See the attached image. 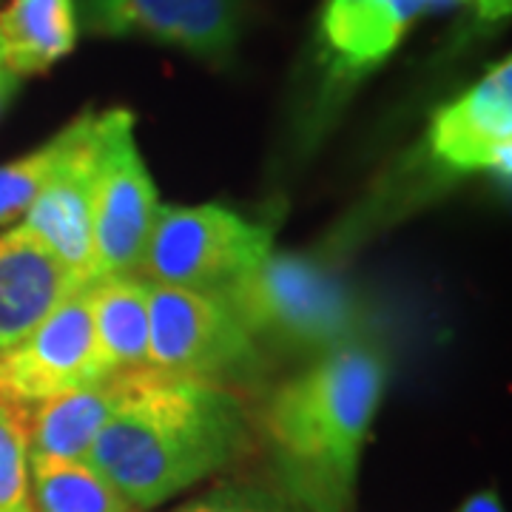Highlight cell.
<instances>
[{"instance_id": "obj_1", "label": "cell", "mask_w": 512, "mask_h": 512, "mask_svg": "<svg viewBox=\"0 0 512 512\" xmlns=\"http://www.w3.org/2000/svg\"><path fill=\"white\" fill-rule=\"evenodd\" d=\"M245 441V407L234 390L146 367L126 373V396L89 464L134 510H154L225 470Z\"/></svg>"}, {"instance_id": "obj_2", "label": "cell", "mask_w": 512, "mask_h": 512, "mask_svg": "<svg viewBox=\"0 0 512 512\" xmlns=\"http://www.w3.org/2000/svg\"><path fill=\"white\" fill-rule=\"evenodd\" d=\"M384 387V356L362 339L322 353L276 390L262 433L285 498L308 512H350Z\"/></svg>"}, {"instance_id": "obj_3", "label": "cell", "mask_w": 512, "mask_h": 512, "mask_svg": "<svg viewBox=\"0 0 512 512\" xmlns=\"http://www.w3.org/2000/svg\"><path fill=\"white\" fill-rule=\"evenodd\" d=\"M256 345L328 353L365 339V313L348 288L302 256L268 254L214 296Z\"/></svg>"}, {"instance_id": "obj_4", "label": "cell", "mask_w": 512, "mask_h": 512, "mask_svg": "<svg viewBox=\"0 0 512 512\" xmlns=\"http://www.w3.org/2000/svg\"><path fill=\"white\" fill-rule=\"evenodd\" d=\"M271 248V228L222 205H160L137 276L214 299L274 254Z\"/></svg>"}, {"instance_id": "obj_5", "label": "cell", "mask_w": 512, "mask_h": 512, "mask_svg": "<svg viewBox=\"0 0 512 512\" xmlns=\"http://www.w3.org/2000/svg\"><path fill=\"white\" fill-rule=\"evenodd\" d=\"M157 214L160 200L134 137V114L126 109L97 114L92 177L94 282L140 274Z\"/></svg>"}, {"instance_id": "obj_6", "label": "cell", "mask_w": 512, "mask_h": 512, "mask_svg": "<svg viewBox=\"0 0 512 512\" xmlns=\"http://www.w3.org/2000/svg\"><path fill=\"white\" fill-rule=\"evenodd\" d=\"M148 365L231 390L256 382L265 356L217 299L148 282Z\"/></svg>"}, {"instance_id": "obj_7", "label": "cell", "mask_w": 512, "mask_h": 512, "mask_svg": "<svg viewBox=\"0 0 512 512\" xmlns=\"http://www.w3.org/2000/svg\"><path fill=\"white\" fill-rule=\"evenodd\" d=\"M109 379L83 293L63 302L23 342L0 353V402L35 407Z\"/></svg>"}, {"instance_id": "obj_8", "label": "cell", "mask_w": 512, "mask_h": 512, "mask_svg": "<svg viewBox=\"0 0 512 512\" xmlns=\"http://www.w3.org/2000/svg\"><path fill=\"white\" fill-rule=\"evenodd\" d=\"M80 32L148 37L200 60H225L242 29V0H77Z\"/></svg>"}, {"instance_id": "obj_9", "label": "cell", "mask_w": 512, "mask_h": 512, "mask_svg": "<svg viewBox=\"0 0 512 512\" xmlns=\"http://www.w3.org/2000/svg\"><path fill=\"white\" fill-rule=\"evenodd\" d=\"M74 123L69 151L43 185L32 208L23 214V228L43 242L69 274L89 288L94 285L92 177L97 146V114L86 111Z\"/></svg>"}, {"instance_id": "obj_10", "label": "cell", "mask_w": 512, "mask_h": 512, "mask_svg": "<svg viewBox=\"0 0 512 512\" xmlns=\"http://www.w3.org/2000/svg\"><path fill=\"white\" fill-rule=\"evenodd\" d=\"M467 0H325L319 63L336 89L359 83L399 49L413 23Z\"/></svg>"}, {"instance_id": "obj_11", "label": "cell", "mask_w": 512, "mask_h": 512, "mask_svg": "<svg viewBox=\"0 0 512 512\" xmlns=\"http://www.w3.org/2000/svg\"><path fill=\"white\" fill-rule=\"evenodd\" d=\"M433 157L458 174L493 171L510 180L512 171V60L504 57L490 72L441 106L430 123Z\"/></svg>"}, {"instance_id": "obj_12", "label": "cell", "mask_w": 512, "mask_h": 512, "mask_svg": "<svg viewBox=\"0 0 512 512\" xmlns=\"http://www.w3.org/2000/svg\"><path fill=\"white\" fill-rule=\"evenodd\" d=\"M86 288L23 225L0 237V353Z\"/></svg>"}, {"instance_id": "obj_13", "label": "cell", "mask_w": 512, "mask_h": 512, "mask_svg": "<svg viewBox=\"0 0 512 512\" xmlns=\"http://www.w3.org/2000/svg\"><path fill=\"white\" fill-rule=\"evenodd\" d=\"M126 396V373L86 384L26 410L29 458L86 461L103 427Z\"/></svg>"}, {"instance_id": "obj_14", "label": "cell", "mask_w": 512, "mask_h": 512, "mask_svg": "<svg viewBox=\"0 0 512 512\" xmlns=\"http://www.w3.org/2000/svg\"><path fill=\"white\" fill-rule=\"evenodd\" d=\"M77 35V0H9L0 9V63L18 77L46 72Z\"/></svg>"}, {"instance_id": "obj_15", "label": "cell", "mask_w": 512, "mask_h": 512, "mask_svg": "<svg viewBox=\"0 0 512 512\" xmlns=\"http://www.w3.org/2000/svg\"><path fill=\"white\" fill-rule=\"evenodd\" d=\"M94 339L109 376L137 373L148 365V282L117 276L83 291Z\"/></svg>"}, {"instance_id": "obj_16", "label": "cell", "mask_w": 512, "mask_h": 512, "mask_svg": "<svg viewBox=\"0 0 512 512\" xmlns=\"http://www.w3.org/2000/svg\"><path fill=\"white\" fill-rule=\"evenodd\" d=\"M35 512H134L86 461L29 458Z\"/></svg>"}, {"instance_id": "obj_17", "label": "cell", "mask_w": 512, "mask_h": 512, "mask_svg": "<svg viewBox=\"0 0 512 512\" xmlns=\"http://www.w3.org/2000/svg\"><path fill=\"white\" fill-rule=\"evenodd\" d=\"M72 137L74 123H69L63 131H57L49 143H43L12 163L0 165V225L18 220L32 208L37 194L52 180L63 154L72 146Z\"/></svg>"}, {"instance_id": "obj_18", "label": "cell", "mask_w": 512, "mask_h": 512, "mask_svg": "<svg viewBox=\"0 0 512 512\" xmlns=\"http://www.w3.org/2000/svg\"><path fill=\"white\" fill-rule=\"evenodd\" d=\"M0 512H35L26 410L0 402Z\"/></svg>"}, {"instance_id": "obj_19", "label": "cell", "mask_w": 512, "mask_h": 512, "mask_svg": "<svg viewBox=\"0 0 512 512\" xmlns=\"http://www.w3.org/2000/svg\"><path fill=\"white\" fill-rule=\"evenodd\" d=\"M168 512H308L282 493L251 484H220Z\"/></svg>"}, {"instance_id": "obj_20", "label": "cell", "mask_w": 512, "mask_h": 512, "mask_svg": "<svg viewBox=\"0 0 512 512\" xmlns=\"http://www.w3.org/2000/svg\"><path fill=\"white\" fill-rule=\"evenodd\" d=\"M467 3H473V6H476L478 18L487 20V23H493V20H501V18H510L512 0H467Z\"/></svg>"}, {"instance_id": "obj_21", "label": "cell", "mask_w": 512, "mask_h": 512, "mask_svg": "<svg viewBox=\"0 0 512 512\" xmlns=\"http://www.w3.org/2000/svg\"><path fill=\"white\" fill-rule=\"evenodd\" d=\"M458 512H504V507H501V501H498V495H495L493 490H484V493L470 495V498L458 507Z\"/></svg>"}, {"instance_id": "obj_22", "label": "cell", "mask_w": 512, "mask_h": 512, "mask_svg": "<svg viewBox=\"0 0 512 512\" xmlns=\"http://www.w3.org/2000/svg\"><path fill=\"white\" fill-rule=\"evenodd\" d=\"M20 80H23V77H18L15 72H9V69L0 63V114L6 111V106L12 103V97L18 94Z\"/></svg>"}]
</instances>
